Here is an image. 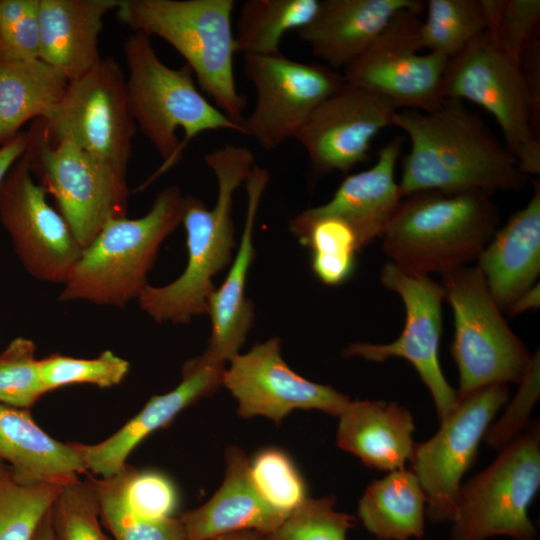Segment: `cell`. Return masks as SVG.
Wrapping results in <instances>:
<instances>
[{"mask_svg": "<svg viewBox=\"0 0 540 540\" xmlns=\"http://www.w3.org/2000/svg\"><path fill=\"white\" fill-rule=\"evenodd\" d=\"M40 372L47 392L71 384H91L101 388L119 384L130 364L112 351L92 359L53 354L40 359Z\"/></svg>", "mask_w": 540, "mask_h": 540, "instance_id": "8d00e7d4", "label": "cell"}, {"mask_svg": "<svg viewBox=\"0 0 540 540\" xmlns=\"http://www.w3.org/2000/svg\"><path fill=\"white\" fill-rule=\"evenodd\" d=\"M69 82L41 60L0 56V146L30 120L44 119L60 103Z\"/></svg>", "mask_w": 540, "mask_h": 540, "instance_id": "83f0119b", "label": "cell"}, {"mask_svg": "<svg viewBox=\"0 0 540 540\" xmlns=\"http://www.w3.org/2000/svg\"><path fill=\"white\" fill-rule=\"evenodd\" d=\"M260 496L274 509L289 515L306 498V485L290 457L276 448L261 450L249 463Z\"/></svg>", "mask_w": 540, "mask_h": 540, "instance_id": "e575fe53", "label": "cell"}, {"mask_svg": "<svg viewBox=\"0 0 540 540\" xmlns=\"http://www.w3.org/2000/svg\"><path fill=\"white\" fill-rule=\"evenodd\" d=\"M33 123L50 144L69 140L127 173L137 127L126 77L113 58L101 59L91 71L70 82L50 115Z\"/></svg>", "mask_w": 540, "mask_h": 540, "instance_id": "8fae6325", "label": "cell"}, {"mask_svg": "<svg viewBox=\"0 0 540 540\" xmlns=\"http://www.w3.org/2000/svg\"><path fill=\"white\" fill-rule=\"evenodd\" d=\"M338 417V447L367 467L391 472L409 461L415 426L407 408L395 402L350 400Z\"/></svg>", "mask_w": 540, "mask_h": 540, "instance_id": "484cf974", "label": "cell"}, {"mask_svg": "<svg viewBox=\"0 0 540 540\" xmlns=\"http://www.w3.org/2000/svg\"><path fill=\"white\" fill-rule=\"evenodd\" d=\"M422 20L423 48L448 59L487 29L482 0H428Z\"/></svg>", "mask_w": 540, "mask_h": 540, "instance_id": "1f68e13d", "label": "cell"}, {"mask_svg": "<svg viewBox=\"0 0 540 540\" xmlns=\"http://www.w3.org/2000/svg\"><path fill=\"white\" fill-rule=\"evenodd\" d=\"M0 461L20 484L65 485L85 472L77 443L50 437L25 409L0 403Z\"/></svg>", "mask_w": 540, "mask_h": 540, "instance_id": "4316f807", "label": "cell"}, {"mask_svg": "<svg viewBox=\"0 0 540 540\" xmlns=\"http://www.w3.org/2000/svg\"><path fill=\"white\" fill-rule=\"evenodd\" d=\"M184 197L178 186H168L144 216L109 220L82 249L59 300L122 308L137 299L160 245L182 222Z\"/></svg>", "mask_w": 540, "mask_h": 540, "instance_id": "8992f818", "label": "cell"}, {"mask_svg": "<svg viewBox=\"0 0 540 540\" xmlns=\"http://www.w3.org/2000/svg\"><path fill=\"white\" fill-rule=\"evenodd\" d=\"M289 230L309 248L312 270L322 283L337 286L352 276L362 247L347 222L334 216L314 215L307 209L289 222Z\"/></svg>", "mask_w": 540, "mask_h": 540, "instance_id": "f546056e", "label": "cell"}, {"mask_svg": "<svg viewBox=\"0 0 540 540\" xmlns=\"http://www.w3.org/2000/svg\"><path fill=\"white\" fill-rule=\"evenodd\" d=\"M234 7V0H120L115 12L134 32L171 45L214 105L242 126L246 101L234 77Z\"/></svg>", "mask_w": 540, "mask_h": 540, "instance_id": "5b68a950", "label": "cell"}, {"mask_svg": "<svg viewBox=\"0 0 540 540\" xmlns=\"http://www.w3.org/2000/svg\"><path fill=\"white\" fill-rule=\"evenodd\" d=\"M424 8L421 0H323L297 34L315 57L337 70L364 51L398 12Z\"/></svg>", "mask_w": 540, "mask_h": 540, "instance_id": "44dd1931", "label": "cell"}, {"mask_svg": "<svg viewBox=\"0 0 540 540\" xmlns=\"http://www.w3.org/2000/svg\"><path fill=\"white\" fill-rule=\"evenodd\" d=\"M380 280L403 301V330L392 343H351L343 350V356L374 362L396 357L410 362L429 389L440 421L458 402L457 391L447 382L439 362L444 301L442 285L428 275L409 273L392 262L384 264Z\"/></svg>", "mask_w": 540, "mask_h": 540, "instance_id": "9a60e30c", "label": "cell"}, {"mask_svg": "<svg viewBox=\"0 0 540 540\" xmlns=\"http://www.w3.org/2000/svg\"><path fill=\"white\" fill-rule=\"evenodd\" d=\"M319 0H248L240 8L234 34L236 53L274 55L283 36L299 31L316 16Z\"/></svg>", "mask_w": 540, "mask_h": 540, "instance_id": "4dcf8cb0", "label": "cell"}, {"mask_svg": "<svg viewBox=\"0 0 540 540\" xmlns=\"http://www.w3.org/2000/svg\"><path fill=\"white\" fill-rule=\"evenodd\" d=\"M392 125L410 140L398 182L404 197L422 191H520L527 176L505 144L456 99L431 112L398 110Z\"/></svg>", "mask_w": 540, "mask_h": 540, "instance_id": "6da1fadb", "label": "cell"}, {"mask_svg": "<svg viewBox=\"0 0 540 540\" xmlns=\"http://www.w3.org/2000/svg\"><path fill=\"white\" fill-rule=\"evenodd\" d=\"M100 518L115 540H187L180 518L149 520L124 504L114 476L94 483Z\"/></svg>", "mask_w": 540, "mask_h": 540, "instance_id": "836d02e7", "label": "cell"}, {"mask_svg": "<svg viewBox=\"0 0 540 540\" xmlns=\"http://www.w3.org/2000/svg\"><path fill=\"white\" fill-rule=\"evenodd\" d=\"M24 152L37 182L54 197L78 244L88 246L111 219L126 217V174L69 140L50 144L32 123Z\"/></svg>", "mask_w": 540, "mask_h": 540, "instance_id": "30bf717a", "label": "cell"}, {"mask_svg": "<svg viewBox=\"0 0 540 540\" xmlns=\"http://www.w3.org/2000/svg\"><path fill=\"white\" fill-rule=\"evenodd\" d=\"M426 496L405 468L372 481L358 503V517L379 540H411L425 534Z\"/></svg>", "mask_w": 540, "mask_h": 540, "instance_id": "f1b7e54d", "label": "cell"}, {"mask_svg": "<svg viewBox=\"0 0 540 540\" xmlns=\"http://www.w3.org/2000/svg\"><path fill=\"white\" fill-rule=\"evenodd\" d=\"M229 362L222 385L237 400L238 414L243 418L263 416L279 424L296 409H315L338 416L350 401L333 387L294 372L281 356L277 337L255 344Z\"/></svg>", "mask_w": 540, "mask_h": 540, "instance_id": "e0dca14e", "label": "cell"}, {"mask_svg": "<svg viewBox=\"0 0 540 540\" xmlns=\"http://www.w3.org/2000/svg\"><path fill=\"white\" fill-rule=\"evenodd\" d=\"M539 283L518 296L505 310L509 316L519 315L530 309H538L540 305Z\"/></svg>", "mask_w": 540, "mask_h": 540, "instance_id": "f6af8a7d", "label": "cell"}, {"mask_svg": "<svg viewBox=\"0 0 540 540\" xmlns=\"http://www.w3.org/2000/svg\"><path fill=\"white\" fill-rule=\"evenodd\" d=\"M215 540H262V536L255 531H240L220 536Z\"/></svg>", "mask_w": 540, "mask_h": 540, "instance_id": "7dc6e473", "label": "cell"}, {"mask_svg": "<svg viewBox=\"0 0 540 540\" xmlns=\"http://www.w3.org/2000/svg\"><path fill=\"white\" fill-rule=\"evenodd\" d=\"M120 0H39V58L73 82L100 61L104 17Z\"/></svg>", "mask_w": 540, "mask_h": 540, "instance_id": "603a6c76", "label": "cell"}, {"mask_svg": "<svg viewBox=\"0 0 540 540\" xmlns=\"http://www.w3.org/2000/svg\"><path fill=\"white\" fill-rule=\"evenodd\" d=\"M130 110L138 127L153 145L162 166L147 181L180 161L188 143L207 131L243 128L213 105L197 88L187 64L166 65L158 57L150 37L133 32L123 43Z\"/></svg>", "mask_w": 540, "mask_h": 540, "instance_id": "277c9868", "label": "cell"}, {"mask_svg": "<svg viewBox=\"0 0 540 540\" xmlns=\"http://www.w3.org/2000/svg\"><path fill=\"white\" fill-rule=\"evenodd\" d=\"M114 478L124 504L134 515L149 520L173 517L177 491L164 474L125 467Z\"/></svg>", "mask_w": 540, "mask_h": 540, "instance_id": "ab89813d", "label": "cell"}, {"mask_svg": "<svg viewBox=\"0 0 540 540\" xmlns=\"http://www.w3.org/2000/svg\"><path fill=\"white\" fill-rule=\"evenodd\" d=\"M502 228H498L477 259L496 304L505 311L536 284L540 272V183Z\"/></svg>", "mask_w": 540, "mask_h": 540, "instance_id": "d4e9b609", "label": "cell"}, {"mask_svg": "<svg viewBox=\"0 0 540 540\" xmlns=\"http://www.w3.org/2000/svg\"><path fill=\"white\" fill-rule=\"evenodd\" d=\"M244 71L256 91V104L244 118L243 134L265 150L295 138L299 130L345 79L337 70L319 63H304L282 53L245 55Z\"/></svg>", "mask_w": 540, "mask_h": 540, "instance_id": "5bb4252c", "label": "cell"}, {"mask_svg": "<svg viewBox=\"0 0 540 540\" xmlns=\"http://www.w3.org/2000/svg\"><path fill=\"white\" fill-rule=\"evenodd\" d=\"M453 311L451 353L459 371L458 398L492 384L519 383L531 356L492 297L477 265L442 275Z\"/></svg>", "mask_w": 540, "mask_h": 540, "instance_id": "ba28073f", "label": "cell"}, {"mask_svg": "<svg viewBox=\"0 0 540 540\" xmlns=\"http://www.w3.org/2000/svg\"><path fill=\"white\" fill-rule=\"evenodd\" d=\"M508 397V384L500 383L458 398L456 406L440 420L439 430L429 440L414 445L410 470L426 496L430 521L452 522L461 479Z\"/></svg>", "mask_w": 540, "mask_h": 540, "instance_id": "4fadbf2b", "label": "cell"}, {"mask_svg": "<svg viewBox=\"0 0 540 540\" xmlns=\"http://www.w3.org/2000/svg\"><path fill=\"white\" fill-rule=\"evenodd\" d=\"M94 483L65 484L51 508L56 540H108L100 526Z\"/></svg>", "mask_w": 540, "mask_h": 540, "instance_id": "74e56055", "label": "cell"}, {"mask_svg": "<svg viewBox=\"0 0 540 540\" xmlns=\"http://www.w3.org/2000/svg\"><path fill=\"white\" fill-rule=\"evenodd\" d=\"M269 178L267 169L254 164L245 181L247 210L238 251L224 281L208 299L211 335L204 354L224 365L238 354L254 321L253 303L245 295L246 282L255 257L256 215Z\"/></svg>", "mask_w": 540, "mask_h": 540, "instance_id": "ffe728a7", "label": "cell"}, {"mask_svg": "<svg viewBox=\"0 0 540 540\" xmlns=\"http://www.w3.org/2000/svg\"><path fill=\"white\" fill-rule=\"evenodd\" d=\"M539 487L540 432L539 424L532 423L490 466L460 487L451 540H534L537 530L528 510Z\"/></svg>", "mask_w": 540, "mask_h": 540, "instance_id": "9c48e42d", "label": "cell"}, {"mask_svg": "<svg viewBox=\"0 0 540 540\" xmlns=\"http://www.w3.org/2000/svg\"><path fill=\"white\" fill-rule=\"evenodd\" d=\"M35 351L32 340L17 337L0 353L1 404L26 409L47 393Z\"/></svg>", "mask_w": 540, "mask_h": 540, "instance_id": "d590c367", "label": "cell"}, {"mask_svg": "<svg viewBox=\"0 0 540 540\" xmlns=\"http://www.w3.org/2000/svg\"><path fill=\"white\" fill-rule=\"evenodd\" d=\"M402 144V137L392 138L379 150L373 166L347 175L327 203L308 211L347 222L362 248L381 237L403 199L395 178Z\"/></svg>", "mask_w": 540, "mask_h": 540, "instance_id": "cb8c5ba5", "label": "cell"}, {"mask_svg": "<svg viewBox=\"0 0 540 540\" xmlns=\"http://www.w3.org/2000/svg\"><path fill=\"white\" fill-rule=\"evenodd\" d=\"M443 96L468 100L489 112L521 172L539 176L540 113L532 102L521 58L503 50L485 31L448 60Z\"/></svg>", "mask_w": 540, "mask_h": 540, "instance_id": "52a82bcc", "label": "cell"}, {"mask_svg": "<svg viewBox=\"0 0 540 540\" xmlns=\"http://www.w3.org/2000/svg\"><path fill=\"white\" fill-rule=\"evenodd\" d=\"M28 143L27 132H20L0 146V186L14 163L23 155Z\"/></svg>", "mask_w": 540, "mask_h": 540, "instance_id": "ee69618b", "label": "cell"}, {"mask_svg": "<svg viewBox=\"0 0 540 540\" xmlns=\"http://www.w3.org/2000/svg\"><path fill=\"white\" fill-rule=\"evenodd\" d=\"M225 459L219 489L205 504L180 517L187 540H215L240 531H255L263 539L288 516L260 496L251 479L250 462L240 448L229 447Z\"/></svg>", "mask_w": 540, "mask_h": 540, "instance_id": "7402d4cb", "label": "cell"}, {"mask_svg": "<svg viewBox=\"0 0 540 540\" xmlns=\"http://www.w3.org/2000/svg\"><path fill=\"white\" fill-rule=\"evenodd\" d=\"M486 32L503 50L521 58L525 45L536 36L540 21L539 0H482Z\"/></svg>", "mask_w": 540, "mask_h": 540, "instance_id": "60d3db41", "label": "cell"}, {"mask_svg": "<svg viewBox=\"0 0 540 540\" xmlns=\"http://www.w3.org/2000/svg\"><path fill=\"white\" fill-rule=\"evenodd\" d=\"M33 540H56L52 520L51 510L46 514L39 525Z\"/></svg>", "mask_w": 540, "mask_h": 540, "instance_id": "bcb514c9", "label": "cell"}, {"mask_svg": "<svg viewBox=\"0 0 540 540\" xmlns=\"http://www.w3.org/2000/svg\"><path fill=\"white\" fill-rule=\"evenodd\" d=\"M355 518L335 509V497L306 498L262 540H346Z\"/></svg>", "mask_w": 540, "mask_h": 540, "instance_id": "f35d334b", "label": "cell"}, {"mask_svg": "<svg viewBox=\"0 0 540 540\" xmlns=\"http://www.w3.org/2000/svg\"><path fill=\"white\" fill-rule=\"evenodd\" d=\"M63 486L20 484L0 461V540H33Z\"/></svg>", "mask_w": 540, "mask_h": 540, "instance_id": "d6a6232c", "label": "cell"}, {"mask_svg": "<svg viewBox=\"0 0 540 540\" xmlns=\"http://www.w3.org/2000/svg\"><path fill=\"white\" fill-rule=\"evenodd\" d=\"M204 160L216 177L217 199L209 209L195 196L184 197L181 223L186 232V267L173 282L147 285L137 298L140 308L158 323L187 324L194 316L207 314L215 288L212 279L233 259V196L246 181L255 158L245 146L226 144L206 154Z\"/></svg>", "mask_w": 540, "mask_h": 540, "instance_id": "7a4b0ae2", "label": "cell"}, {"mask_svg": "<svg viewBox=\"0 0 540 540\" xmlns=\"http://www.w3.org/2000/svg\"><path fill=\"white\" fill-rule=\"evenodd\" d=\"M499 223L487 193L417 192L402 199L381 236L382 248L404 271L443 275L477 261Z\"/></svg>", "mask_w": 540, "mask_h": 540, "instance_id": "3957f363", "label": "cell"}, {"mask_svg": "<svg viewBox=\"0 0 540 540\" xmlns=\"http://www.w3.org/2000/svg\"><path fill=\"white\" fill-rule=\"evenodd\" d=\"M539 352L531 358L523 377L519 390L506 409L504 415L488 427L485 440L490 447L503 449L528 425L529 415L539 397Z\"/></svg>", "mask_w": 540, "mask_h": 540, "instance_id": "7bdbcfd3", "label": "cell"}, {"mask_svg": "<svg viewBox=\"0 0 540 540\" xmlns=\"http://www.w3.org/2000/svg\"><path fill=\"white\" fill-rule=\"evenodd\" d=\"M46 196L23 153L0 186V221L30 275L64 284L82 248Z\"/></svg>", "mask_w": 540, "mask_h": 540, "instance_id": "2e32d148", "label": "cell"}, {"mask_svg": "<svg viewBox=\"0 0 540 540\" xmlns=\"http://www.w3.org/2000/svg\"><path fill=\"white\" fill-rule=\"evenodd\" d=\"M0 56L39 58V0H0Z\"/></svg>", "mask_w": 540, "mask_h": 540, "instance_id": "b9f144b4", "label": "cell"}, {"mask_svg": "<svg viewBox=\"0 0 540 540\" xmlns=\"http://www.w3.org/2000/svg\"><path fill=\"white\" fill-rule=\"evenodd\" d=\"M397 111L381 95L345 81L315 109L295 139L316 174H348L367 159L373 139L392 125Z\"/></svg>", "mask_w": 540, "mask_h": 540, "instance_id": "ac0fdd59", "label": "cell"}, {"mask_svg": "<svg viewBox=\"0 0 540 540\" xmlns=\"http://www.w3.org/2000/svg\"><path fill=\"white\" fill-rule=\"evenodd\" d=\"M225 365L204 353L189 359L182 367V378L171 391L151 397L144 407L104 441L78 444L86 469L107 478L126 467L129 454L154 431L167 426L185 408L213 394L222 385Z\"/></svg>", "mask_w": 540, "mask_h": 540, "instance_id": "d6986e66", "label": "cell"}, {"mask_svg": "<svg viewBox=\"0 0 540 540\" xmlns=\"http://www.w3.org/2000/svg\"><path fill=\"white\" fill-rule=\"evenodd\" d=\"M420 11L398 12L377 38L343 69L345 81L392 102L398 110L431 112L445 100L443 76L448 58L420 53Z\"/></svg>", "mask_w": 540, "mask_h": 540, "instance_id": "7c38bea8", "label": "cell"}]
</instances>
